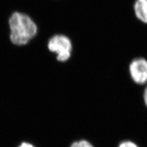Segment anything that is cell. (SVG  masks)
<instances>
[{"mask_svg":"<svg viewBox=\"0 0 147 147\" xmlns=\"http://www.w3.org/2000/svg\"><path fill=\"white\" fill-rule=\"evenodd\" d=\"M10 40L16 45H25L38 33V26L32 18L25 13L15 12L9 19Z\"/></svg>","mask_w":147,"mask_h":147,"instance_id":"6da1fadb","label":"cell"},{"mask_svg":"<svg viewBox=\"0 0 147 147\" xmlns=\"http://www.w3.org/2000/svg\"><path fill=\"white\" fill-rule=\"evenodd\" d=\"M47 47L50 52L57 55V60L65 62L70 58L72 51V44L67 36L57 34L49 40Z\"/></svg>","mask_w":147,"mask_h":147,"instance_id":"7a4b0ae2","label":"cell"},{"mask_svg":"<svg viewBox=\"0 0 147 147\" xmlns=\"http://www.w3.org/2000/svg\"><path fill=\"white\" fill-rule=\"evenodd\" d=\"M129 73L132 79L137 84L147 82V60L143 58L133 59L129 65Z\"/></svg>","mask_w":147,"mask_h":147,"instance_id":"3957f363","label":"cell"},{"mask_svg":"<svg viewBox=\"0 0 147 147\" xmlns=\"http://www.w3.org/2000/svg\"><path fill=\"white\" fill-rule=\"evenodd\" d=\"M134 11L138 19L147 24V0H136L134 4Z\"/></svg>","mask_w":147,"mask_h":147,"instance_id":"277c9868","label":"cell"},{"mask_svg":"<svg viewBox=\"0 0 147 147\" xmlns=\"http://www.w3.org/2000/svg\"><path fill=\"white\" fill-rule=\"evenodd\" d=\"M71 147H93V146L89 142L85 140H82L74 142Z\"/></svg>","mask_w":147,"mask_h":147,"instance_id":"5b68a950","label":"cell"},{"mask_svg":"<svg viewBox=\"0 0 147 147\" xmlns=\"http://www.w3.org/2000/svg\"><path fill=\"white\" fill-rule=\"evenodd\" d=\"M118 147H139L135 143L131 141L123 142L119 144Z\"/></svg>","mask_w":147,"mask_h":147,"instance_id":"8992f818","label":"cell"},{"mask_svg":"<svg viewBox=\"0 0 147 147\" xmlns=\"http://www.w3.org/2000/svg\"><path fill=\"white\" fill-rule=\"evenodd\" d=\"M18 147H35L34 145L30 143H27V142H23L20 144V145L18 146Z\"/></svg>","mask_w":147,"mask_h":147,"instance_id":"52a82bcc","label":"cell"},{"mask_svg":"<svg viewBox=\"0 0 147 147\" xmlns=\"http://www.w3.org/2000/svg\"><path fill=\"white\" fill-rule=\"evenodd\" d=\"M144 100H145V103L147 106V87L144 91Z\"/></svg>","mask_w":147,"mask_h":147,"instance_id":"ba28073f","label":"cell"}]
</instances>
